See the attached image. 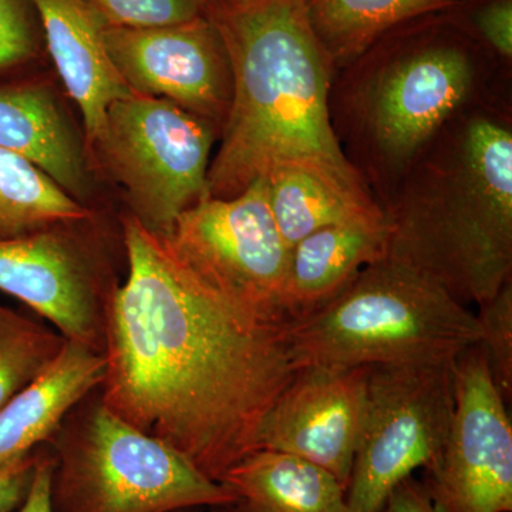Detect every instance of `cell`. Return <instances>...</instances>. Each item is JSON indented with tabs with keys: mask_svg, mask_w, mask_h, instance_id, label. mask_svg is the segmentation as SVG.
<instances>
[{
	"mask_svg": "<svg viewBox=\"0 0 512 512\" xmlns=\"http://www.w3.org/2000/svg\"><path fill=\"white\" fill-rule=\"evenodd\" d=\"M123 232L128 275L107 301L100 400L221 483L261 450L269 413L303 367L291 319L211 285L133 215Z\"/></svg>",
	"mask_w": 512,
	"mask_h": 512,
	"instance_id": "1",
	"label": "cell"
},
{
	"mask_svg": "<svg viewBox=\"0 0 512 512\" xmlns=\"http://www.w3.org/2000/svg\"><path fill=\"white\" fill-rule=\"evenodd\" d=\"M208 19L220 33L232 76L208 197H235L292 164L355 200L379 204L333 128L332 63L306 8L296 0H214Z\"/></svg>",
	"mask_w": 512,
	"mask_h": 512,
	"instance_id": "2",
	"label": "cell"
},
{
	"mask_svg": "<svg viewBox=\"0 0 512 512\" xmlns=\"http://www.w3.org/2000/svg\"><path fill=\"white\" fill-rule=\"evenodd\" d=\"M382 205L387 255L464 306L512 272V133L461 111L421 151Z\"/></svg>",
	"mask_w": 512,
	"mask_h": 512,
	"instance_id": "3",
	"label": "cell"
},
{
	"mask_svg": "<svg viewBox=\"0 0 512 512\" xmlns=\"http://www.w3.org/2000/svg\"><path fill=\"white\" fill-rule=\"evenodd\" d=\"M481 336L476 313L389 258L366 266L332 301L289 323L303 366L457 359Z\"/></svg>",
	"mask_w": 512,
	"mask_h": 512,
	"instance_id": "4",
	"label": "cell"
},
{
	"mask_svg": "<svg viewBox=\"0 0 512 512\" xmlns=\"http://www.w3.org/2000/svg\"><path fill=\"white\" fill-rule=\"evenodd\" d=\"M53 439V512H171L237 504L164 441L144 433L101 400L79 404Z\"/></svg>",
	"mask_w": 512,
	"mask_h": 512,
	"instance_id": "5",
	"label": "cell"
},
{
	"mask_svg": "<svg viewBox=\"0 0 512 512\" xmlns=\"http://www.w3.org/2000/svg\"><path fill=\"white\" fill-rule=\"evenodd\" d=\"M481 80L474 56L450 42L407 47L367 64L346 84L342 101L366 173L394 190L441 128L466 110Z\"/></svg>",
	"mask_w": 512,
	"mask_h": 512,
	"instance_id": "6",
	"label": "cell"
},
{
	"mask_svg": "<svg viewBox=\"0 0 512 512\" xmlns=\"http://www.w3.org/2000/svg\"><path fill=\"white\" fill-rule=\"evenodd\" d=\"M456 359L369 366L365 414L346 488L349 512H380L387 497L446 446Z\"/></svg>",
	"mask_w": 512,
	"mask_h": 512,
	"instance_id": "7",
	"label": "cell"
},
{
	"mask_svg": "<svg viewBox=\"0 0 512 512\" xmlns=\"http://www.w3.org/2000/svg\"><path fill=\"white\" fill-rule=\"evenodd\" d=\"M96 144L133 217L154 234L168 237L180 215L207 197L214 128L171 101L134 92L116 101Z\"/></svg>",
	"mask_w": 512,
	"mask_h": 512,
	"instance_id": "8",
	"label": "cell"
},
{
	"mask_svg": "<svg viewBox=\"0 0 512 512\" xmlns=\"http://www.w3.org/2000/svg\"><path fill=\"white\" fill-rule=\"evenodd\" d=\"M168 239L211 285L288 318L282 298L291 247L272 215L264 178L235 197L202 198L180 215Z\"/></svg>",
	"mask_w": 512,
	"mask_h": 512,
	"instance_id": "9",
	"label": "cell"
},
{
	"mask_svg": "<svg viewBox=\"0 0 512 512\" xmlns=\"http://www.w3.org/2000/svg\"><path fill=\"white\" fill-rule=\"evenodd\" d=\"M420 481L439 512H512L511 419L478 345L456 359L450 434Z\"/></svg>",
	"mask_w": 512,
	"mask_h": 512,
	"instance_id": "10",
	"label": "cell"
},
{
	"mask_svg": "<svg viewBox=\"0 0 512 512\" xmlns=\"http://www.w3.org/2000/svg\"><path fill=\"white\" fill-rule=\"evenodd\" d=\"M104 45L131 92L171 101L211 121L227 117L231 67L204 16L161 28H103Z\"/></svg>",
	"mask_w": 512,
	"mask_h": 512,
	"instance_id": "11",
	"label": "cell"
},
{
	"mask_svg": "<svg viewBox=\"0 0 512 512\" xmlns=\"http://www.w3.org/2000/svg\"><path fill=\"white\" fill-rule=\"evenodd\" d=\"M367 377L369 366H303L269 413L261 448L312 461L348 488Z\"/></svg>",
	"mask_w": 512,
	"mask_h": 512,
	"instance_id": "12",
	"label": "cell"
},
{
	"mask_svg": "<svg viewBox=\"0 0 512 512\" xmlns=\"http://www.w3.org/2000/svg\"><path fill=\"white\" fill-rule=\"evenodd\" d=\"M57 228L0 239V292L25 303L64 339L103 352L109 299L101 298L86 256Z\"/></svg>",
	"mask_w": 512,
	"mask_h": 512,
	"instance_id": "13",
	"label": "cell"
},
{
	"mask_svg": "<svg viewBox=\"0 0 512 512\" xmlns=\"http://www.w3.org/2000/svg\"><path fill=\"white\" fill-rule=\"evenodd\" d=\"M103 352L67 340L52 363L0 409V468L55 439L70 413L100 389Z\"/></svg>",
	"mask_w": 512,
	"mask_h": 512,
	"instance_id": "14",
	"label": "cell"
},
{
	"mask_svg": "<svg viewBox=\"0 0 512 512\" xmlns=\"http://www.w3.org/2000/svg\"><path fill=\"white\" fill-rule=\"evenodd\" d=\"M29 2L39 13L57 73L82 113L87 137L96 143L107 111L133 93L107 52L103 26L83 0Z\"/></svg>",
	"mask_w": 512,
	"mask_h": 512,
	"instance_id": "15",
	"label": "cell"
},
{
	"mask_svg": "<svg viewBox=\"0 0 512 512\" xmlns=\"http://www.w3.org/2000/svg\"><path fill=\"white\" fill-rule=\"evenodd\" d=\"M387 255L383 217L329 225L291 248L282 306L291 320L318 311L348 288L366 266Z\"/></svg>",
	"mask_w": 512,
	"mask_h": 512,
	"instance_id": "16",
	"label": "cell"
},
{
	"mask_svg": "<svg viewBox=\"0 0 512 512\" xmlns=\"http://www.w3.org/2000/svg\"><path fill=\"white\" fill-rule=\"evenodd\" d=\"M0 148L45 171L70 195L82 197V151L52 94L35 84L0 87Z\"/></svg>",
	"mask_w": 512,
	"mask_h": 512,
	"instance_id": "17",
	"label": "cell"
},
{
	"mask_svg": "<svg viewBox=\"0 0 512 512\" xmlns=\"http://www.w3.org/2000/svg\"><path fill=\"white\" fill-rule=\"evenodd\" d=\"M239 512H349L346 487L305 458L284 451H254L221 480Z\"/></svg>",
	"mask_w": 512,
	"mask_h": 512,
	"instance_id": "18",
	"label": "cell"
},
{
	"mask_svg": "<svg viewBox=\"0 0 512 512\" xmlns=\"http://www.w3.org/2000/svg\"><path fill=\"white\" fill-rule=\"evenodd\" d=\"M264 180L272 215L291 248L312 232L329 225L384 215L379 204L355 200L301 165H282Z\"/></svg>",
	"mask_w": 512,
	"mask_h": 512,
	"instance_id": "19",
	"label": "cell"
},
{
	"mask_svg": "<svg viewBox=\"0 0 512 512\" xmlns=\"http://www.w3.org/2000/svg\"><path fill=\"white\" fill-rule=\"evenodd\" d=\"M450 5L451 0H311L306 15L333 66L362 56L394 26Z\"/></svg>",
	"mask_w": 512,
	"mask_h": 512,
	"instance_id": "20",
	"label": "cell"
},
{
	"mask_svg": "<svg viewBox=\"0 0 512 512\" xmlns=\"http://www.w3.org/2000/svg\"><path fill=\"white\" fill-rule=\"evenodd\" d=\"M89 212L29 160L0 148V239L86 220Z\"/></svg>",
	"mask_w": 512,
	"mask_h": 512,
	"instance_id": "21",
	"label": "cell"
},
{
	"mask_svg": "<svg viewBox=\"0 0 512 512\" xmlns=\"http://www.w3.org/2000/svg\"><path fill=\"white\" fill-rule=\"evenodd\" d=\"M64 342L56 329L0 305V409L55 360Z\"/></svg>",
	"mask_w": 512,
	"mask_h": 512,
	"instance_id": "22",
	"label": "cell"
},
{
	"mask_svg": "<svg viewBox=\"0 0 512 512\" xmlns=\"http://www.w3.org/2000/svg\"><path fill=\"white\" fill-rule=\"evenodd\" d=\"M481 328L478 343L487 360L495 386L505 402L512 397V281L493 298L478 305L476 313Z\"/></svg>",
	"mask_w": 512,
	"mask_h": 512,
	"instance_id": "23",
	"label": "cell"
},
{
	"mask_svg": "<svg viewBox=\"0 0 512 512\" xmlns=\"http://www.w3.org/2000/svg\"><path fill=\"white\" fill-rule=\"evenodd\" d=\"M103 28L147 29L201 16L204 0H83Z\"/></svg>",
	"mask_w": 512,
	"mask_h": 512,
	"instance_id": "24",
	"label": "cell"
},
{
	"mask_svg": "<svg viewBox=\"0 0 512 512\" xmlns=\"http://www.w3.org/2000/svg\"><path fill=\"white\" fill-rule=\"evenodd\" d=\"M35 50L26 0H0V69L29 59Z\"/></svg>",
	"mask_w": 512,
	"mask_h": 512,
	"instance_id": "25",
	"label": "cell"
},
{
	"mask_svg": "<svg viewBox=\"0 0 512 512\" xmlns=\"http://www.w3.org/2000/svg\"><path fill=\"white\" fill-rule=\"evenodd\" d=\"M477 29L498 55L512 57V0H493L478 10Z\"/></svg>",
	"mask_w": 512,
	"mask_h": 512,
	"instance_id": "26",
	"label": "cell"
},
{
	"mask_svg": "<svg viewBox=\"0 0 512 512\" xmlns=\"http://www.w3.org/2000/svg\"><path fill=\"white\" fill-rule=\"evenodd\" d=\"M39 450L0 468V512H15L25 500Z\"/></svg>",
	"mask_w": 512,
	"mask_h": 512,
	"instance_id": "27",
	"label": "cell"
},
{
	"mask_svg": "<svg viewBox=\"0 0 512 512\" xmlns=\"http://www.w3.org/2000/svg\"><path fill=\"white\" fill-rule=\"evenodd\" d=\"M53 467H55L53 453H47L39 448V456H37L28 493L15 512H53L52 494H50Z\"/></svg>",
	"mask_w": 512,
	"mask_h": 512,
	"instance_id": "28",
	"label": "cell"
},
{
	"mask_svg": "<svg viewBox=\"0 0 512 512\" xmlns=\"http://www.w3.org/2000/svg\"><path fill=\"white\" fill-rule=\"evenodd\" d=\"M380 512H439L431 503L429 494L420 480L404 478L393 488Z\"/></svg>",
	"mask_w": 512,
	"mask_h": 512,
	"instance_id": "29",
	"label": "cell"
},
{
	"mask_svg": "<svg viewBox=\"0 0 512 512\" xmlns=\"http://www.w3.org/2000/svg\"><path fill=\"white\" fill-rule=\"evenodd\" d=\"M212 512H239V511L235 510V508L232 507V505H229V507L214 508V511H212Z\"/></svg>",
	"mask_w": 512,
	"mask_h": 512,
	"instance_id": "30",
	"label": "cell"
},
{
	"mask_svg": "<svg viewBox=\"0 0 512 512\" xmlns=\"http://www.w3.org/2000/svg\"><path fill=\"white\" fill-rule=\"evenodd\" d=\"M171 512H204L202 508H183V510H175Z\"/></svg>",
	"mask_w": 512,
	"mask_h": 512,
	"instance_id": "31",
	"label": "cell"
},
{
	"mask_svg": "<svg viewBox=\"0 0 512 512\" xmlns=\"http://www.w3.org/2000/svg\"><path fill=\"white\" fill-rule=\"evenodd\" d=\"M296 2L301 3L303 8H306V6L309 5V2H311V0H296Z\"/></svg>",
	"mask_w": 512,
	"mask_h": 512,
	"instance_id": "32",
	"label": "cell"
}]
</instances>
